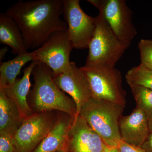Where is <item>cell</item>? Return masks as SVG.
<instances>
[{
  "label": "cell",
  "instance_id": "1",
  "mask_svg": "<svg viewBox=\"0 0 152 152\" xmlns=\"http://www.w3.org/2000/svg\"><path fill=\"white\" fill-rule=\"evenodd\" d=\"M63 0L21 1L9 8L6 13L14 19L21 31L27 50H37L54 33L67 31L61 17Z\"/></svg>",
  "mask_w": 152,
  "mask_h": 152
},
{
  "label": "cell",
  "instance_id": "2",
  "mask_svg": "<svg viewBox=\"0 0 152 152\" xmlns=\"http://www.w3.org/2000/svg\"><path fill=\"white\" fill-rule=\"evenodd\" d=\"M34 88L30 93L34 107L38 113L56 110L67 114L72 118L77 116L75 103L66 96L53 80V74L50 68L37 62L33 69Z\"/></svg>",
  "mask_w": 152,
  "mask_h": 152
},
{
  "label": "cell",
  "instance_id": "3",
  "mask_svg": "<svg viewBox=\"0 0 152 152\" xmlns=\"http://www.w3.org/2000/svg\"><path fill=\"white\" fill-rule=\"evenodd\" d=\"M125 107L91 97L82 106L79 115L105 144L116 147L117 142L121 139L119 124Z\"/></svg>",
  "mask_w": 152,
  "mask_h": 152
},
{
  "label": "cell",
  "instance_id": "4",
  "mask_svg": "<svg viewBox=\"0 0 152 152\" xmlns=\"http://www.w3.org/2000/svg\"><path fill=\"white\" fill-rule=\"evenodd\" d=\"M96 28L88 47L85 66L115 67L129 47L114 34L99 13L95 17Z\"/></svg>",
  "mask_w": 152,
  "mask_h": 152
},
{
  "label": "cell",
  "instance_id": "5",
  "mask_svg": "<svg viewBox=\"0 0 152 152\" xmlns=\"http://www.w3.org/2000/svg\"><path fill=\"white\" fill-rule=\"evenodd\" d=\"M81 69L88 79L92 97L125 106L126 92L120 71L115 67H88Z\"/></svg>",
  "mask_w": 152,
  "mask_h": 152
},
{
  "label": "cell",
  "instance_id": "6",
  "mask_svg": "<svg viewBox=\"0 0 152 152\" xmlns=\"http://www.w3.org/2000/svg\"><path fill=\"white\" fill-rule=\"evenodd\" d=\"M99 11L109 27L128 47L137 32L132 23V12L125 0H88Z\"/></svg>",
  "mask_w": 152,
  "mask_h": 152
},
{
  "label": "cell",
  "instance_id": "7",
  "mask_svg": "<svg viewBox=\"0 0 152 152\" xmlns=\"http://www.w3.org/2000/svg\"><path fill=\"white\" fill-rule=\"evenodd\" d=\"M63 15L74 48H88L96 30L95 18L88 15L83 10L79 0H63Z\"/></svg>",
  "mask_w": 152,
  "mask_h": 152
},
{
  "label": "cell",
  "instance_id": "8",
  "mask_svg": "<svg viewBox=\"0 0 152 152\" xmlns=\"http://www.w3.org/2000/svg\"><path fill=\"white\" fill-rule=\"evenodd\" d=\"M68 30L54 33L34 53V61L43 63L51 69L53 76L65 72L70 65V55L74 49Z\"/></svg>",
  "mask_w": 152,
  "mask_h": 152
},
{
  "label": "cell",
  "instance_id": "9",
  "mask_svg": "<svg viewBox=\"0 0 152 152\" xmlns=\"http://www.w3.org/2000/svg\"><path fill=\"white\" fill-rule=\"evenodd\" d=\"M57 121L47 112L24 119L13 136L17 152H32L48 135Z\"/></svg>",
  "mask_w": 152,
  "mask_h": 152
},
{
  "label": "cell",
  "instance_id": "10",
  "mask_svg": "<svg viewBox=\"0 0 152 152\" xmlns=\"http://www.w3.org/2000/svg\"><path fill=\"white\" fill-rule=\"evenodd\" d=\"M53 80L60 89L70 96L75 103L77 115L82 106L90 98L92 93L86 77L74 62L64 72L53 76Z\"/></svg>",
  "mask_w": 152,
  "mask_h": 152
},
{
  "label": "cell",
  "instance_id": "11",
  "mask_svg": "<svg viewBox=\"0 0 152 152\" xmlns=\"http://www.w3.org/2000/svg\"><path fill=\"white\" fill-rule=\"evenodd\" d=\"M105 143L80 115L74 118L69 133L67 152H102Z\"/></svg>",
  "mask_w": 152,
  "mask_h": 152
},
{
  "label": "cell",
  "instance_id": "12",
  "mask_svg": "<svg viewBox=\"0 0 152 152\" xmlns=\"http://www.w3.org/2000/svg\"><path fill=\"white\" fill-rule=\"evenodd\" d=\"M119 125L121 140L137 146L141 147L150 133L146 115L137 107L129 115L121 117Z\"/></svg>",
  "mask_w": 152,
  "mask_h": 152
},
{
  "label": "cell",
  "instance_id": "13",
  "mask_svg": "<svg viewBox=\"0 0 152 152\" xmlns=\"http://www.w3.org/2000/svg\"><path fill=\"white\" fill-rule=\"evenodd\" d=\"M37 62L33 61L29 65L24 69L22 78L17 79L10 86L0 88V90L3 91L16 104L23 119L34 114L28 104L27 97L31 86L30 77Z\"/></svg>",
  "mask_w": 152,
  "mask_h": 152
},
{
  "label": "cell",
  "instance_id": "14",
  "mask_svg": "<svg viewBox=\"0 0 152 152\" xmlns=\"http://www.w3.org/2000/svg\"><path fill=\"white\" fill-rule=\"evenodd\" d=\"M74 118L57 120L53 127L33 152H56L66 151L68 133Z\"/></svg>",
  "mask_w": 152,
  "mask_h": 152
},
{
  "label": "cell",
  "instance_id": "15",
  "mask_svg": "<svg viewBox=\"0 0 152 152\" xmlns=\"http://www.w3.org/2000/svg\"><path fill=\"white\" fill-rule=\"evenodd\" d=\"M0 42L10 47L14 54L28 52L18 25L6 13L0 15Z\"/></svg>",
  "mask_w": 152,
  "mask_h": 152
},
{
  "label": "cell",
  "instance_id": "16",
  "mask_svg": "<svg viewBox=\"0 0 152 152\" xmlns=\"http://www.w3.org/2000/svg\"><path fill=\"white\" fill-rule=\"evenodd\" d=\"M23 120L16 104L0 90V132L13 136Z\"/></svg>",
  "mask_w": 152,
  "mask_h": 152
},
{
  "label": "cell",
  "instance_id": "17",
  "mask_svg": "<svg viewBox=\"0 0 152 152\" xmlns=\"http://www.w3.org/2000/svg\"><path fill=\"white\" fill-rule=\"evenodd\" d=\"M34 61V51L18 55L13 59L3 63L0 66V88L13 84L22 68L27 63Z\"/></svg>",
  "mask_w": 152,
  "mask_h": 152
},
{
  "label": "cell",
  "instance_id": "18",
  "mask_svg": "<svg viewBox=\"0 0 152 152\" xmlns=\"http://www.w3.org/2000/svg\"><path fill=\"white\" fill-rule=\"evenodd\" d=\"M126 79L130 87L138 86L152 90V70L142 64L129 70Z\"/></svg>",
  "mask_w": 152,
  "mask_h": 152
},
{
  "label": "cell",
  "instance_id": "19",
  "mask_svg": "<svg viewBox=\"0 0 152 152\" xmlns=\"http://www.w3.org/2000/svg\"><path fill=\"white\" fill-rule=\"evenodd\" d=\"M130 87L135 100L137 107L145 113L149 121L152 119V90L138 86Z\"/></svg>",
  "mask_w": 152,
  "mask_h": 152
},
{
  "label": "cell",
  "instance_id": "20",
  "mask_svg": "<svg viewBox=\"0 0 152 152\" xmlns=\"http://www.w3.org/2000/svg\"><path fill=\"white\" fill-rule=\"evenodd\" d=\"M141 64L152 70V40L142 39L138 45Z\"/></svg>",
  "mask_w": 152,
  "mask_h": 152
},
{
  "label": "cell",
  "instance_id": "21",
  "mask_svg": "<svg viewBox=\"0 0 152 152\" xmlns=\"http://www.w3.org/2000/svg\"><path fill=\"white\" fill-rule=\"evenodd\" d=\"M0 152H17L12 136L0 132Z\"/></svg>",
  "mask_w": 152,
  "mask_h": 152
},
{
  "label": "cell",
  "instance_id": "22",
  "mask_svg": "<svg viewBox=\"0 0 152 152\" xmlns=\"http://www.w3.org/2000/svg\"><path fill=\"white\" fill-rule=\"evenodd\" d=\"M116 147L119 152H145L141 147L125 142L121 139L117 142Z\"/></svg>",
  "mask_w": 152,
  "mask_h": 152
},
{
  "label": "cell",
  "instance_id": "23",
  "mask_svg": "<svg viewBox=\"0 0 152 152\" xmlns=\"http://www.w3.org/2000/svg\"><path fill=\"white\" fill-rule=\"evenodd\" d=\"M141 147L145 152H152V132H150L146 140Z\"/></svg>",
  "mask_w": 152,
  "mask_h": 152
},
{
  "label": "cell",
  "instance_id": "24",
  "mask_svg": "<svg viewBox=\"0 0 152 152\" xmlns=\"http://www.w3.org/2000/svg\"><path fill=\"white\" fill-rule=\"evenodd\" d=\"M102 152H119L117 147L111 146L105 144Z\"/></svg>",
  "mask_w": 152,
  "mask_h": 152
},
{
  "label": "cell",
  "instance_id": "25",
  "mask_svg": "<svg viewBox=\"0 0 152 152\" xmlns=\"http://www.w3.org/2000/svg\"><path fill=\"white\" fill-rule=\"evenodd\" d=\"M8 48L7 47L2 48L0 50V61H2L7 52Z\"/></svg>",
  "mask_w": 152,
  "mask_h": 152
},
{
  "label": "cell",
  "instance_id": "26",
  "mask_svg": "<svg viewBox=\"0 0 152 152\" xmlns=\"http://www.w3.org/2000/svg\"><path fill=\"white\" fill-rule=\"evenodd\" d=\"M149 124L150 132L152 133V119L149 121Z\"/></svg>",
  "mask_w": 152,
  "mask_h": 152
},
{
  "label": "cell",
  "instance_id": "27",
  "mask_svg": "<svg viewBox=\"0 0 152 152\" xmlns=\"http://www.w3.org/2000/svg\"><path fill=\"white\" fill-rule=\"evenodd\" d=\"M56 152H67L66 150H61V151H57Z\"/></svg>",
  "mask_w": 152,
  "mask_h": 152
}]
</instances>
